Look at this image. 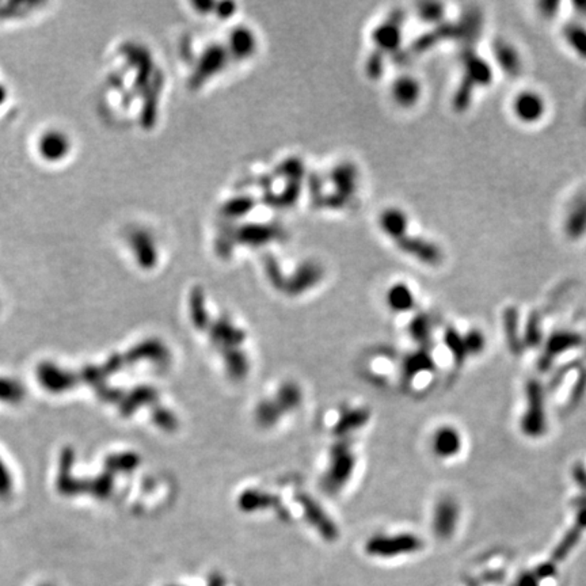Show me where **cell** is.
Returning <instances> with one entry per match:
<instances>
[{
	"mask_svg": "<svg viewBox=\"0 0 586 586\" xmlns=\"http://www.w3.org/2000/svg\"><path fill=\"white\" fill-rule=\"evenodd\" d=\"M356 467V457L347 439L336 442L330 452L329 470L323 478V488L332 494L338 492L351 478Z\"/></svg>",
	"mask_w": 586,
	"mask_h": 586,
	"instance_id": "6da1fadb",
	"label": "cell"
},
{
	"mask_svg": "<svg viewBox=\"0 0 586 586\" xmlns=\"http://www.w3.org/2000/svg\"><path fill=\"white\" fill-rule=\"evenodd\" d=\"M424 541L414 534L376 535L367 540L365 552L373 558L390 559L420 551Z\"/></svg>",
	"mask_w": 586,
	"mask_h": 586,
	"instance_id": "7a4b0ae2",
	"label": "cell"
},
{
	"mask_svg": "<svg viewBox=\"0 0 586 586\" xmlns=\"http://www.w3.org/2000/svg\"><path fill=\"white\" fill-rule=\"evenodd\" d=\"M297 502L303 508V513L308 524L316 530L319 536L327 541H336L340 537V530L325 509L308 494H297Z\"/></svg>",
	"mask_w": 586,
	"mask_h": 586,
	"instance_id": "3957f363",
	"label": "cell"
},
{
	"mask_svg": "<svg viewBox=\"0 0 586 586\" xmlns=\"http://www.w3.org/2000/svg\"><path fill=\"white\" fill-rule=\"evenodd\" d=\"M459 520V505L455 499L446 497L440 499L433 510L432 528L439 539H449L453 535Z\"/></svg>",
	"mask_w": 586,
	"mask_h": 586,
	"instance_id": "277c9868",
	"label": "cell"
},
{
	"mask_svg": "<svg viewBox=\"0 0 586 586\" xmlns=\"http://www.w3.org/2000/svg\"><path fill=\"white\" fill-rule=\"evenodd\" d=\"M322 277H323V270L318 263L305 262L296 269L291 279H288L285 291L291 296H299L314 288L322 280Z\"/></svg>",
	"mask_w": 586,
	"mask_h": 586,
	"instance_id": "5b68a950",
	"label": "cell"
},
{
	"mask_svg": "<svg viewBox=\"0 0 586 586\" xmlns=\"http://www.w3.org/2000/svg\"><path fill=\"white\" fill-rule=\"evenodd\" d=\"M398 247L414 258L420 259L422 263L435 266L439 265L442 259V252L439 247L429 241L421 239V238H409L403 237L399 241H396Z\"/></svg>",
	"mask_w": 586,
	"mask_h": 586,
	"instance_id": "8992f818",
	"label": "cell"
},
{
	"mask_svg": "<svg viewBox=\"0 0 586 586\" xmlns=\"http://www.w3.org/2000/svg\"><path fill=\"white\" fill-rule=\"evenodd\" d=\"M238 505L246 513H254V512H259V510H265L270 508H277L279 498L268 491L250 488L241 494L238 499Z\"/></svg>",
	"mask_w": 586,
	"mask_h": 586,
	"instance_id": "52a82bcc",
	"label": "cell"
},
{
	"mask_svg": "<svg viewBox=\"0 0 586 586\" xmlns=\"http://www.w3.org/2000/svg\"><path fill=\"white\" fill-rule=\"evenodd\" d=\"M433 452L441 457L448 459L459 453L462 448V439L457 431L451 426H442L435 433L432 441Z\"/></svg>",
	"mask_w": 586,
	"mask_h": 586,
	"instance_id": "ba28073f",
	"label": "cell"
},
{
	"mask_svg": "<svg viewBox=\"0 0 586 586\" xmlns=\"http://www.w3.org/2000/svg\"><path fill=\"white\" fill-rule=\"evenodd\" d=\"M212 341L217 346H221L224 350L237 349L244 341V333L241 329H237L231 322L221 319L210 330Z\"/></svg>",
	"mask_w": 586,
	"mask_h": 586,
	"instance_id": "9c48e42d",
	"label": "cell"
},
{
	"mask_svg": "<svg viewBox=\"0 0 586 586\" xmlns=\"http://www.w3.org/2000/svg\"><path fill=\"white\" fill-rule=\"evenodd\" d=\"M39 379L41 384L52 392L68 390L75 383L74 376L69 372H64L60 368L54 365H49V364H44L40 367Z\"/></svg>",
	"mask_w": 586,
	"mask_h": 586,
	"instance_id": "30bf717a",
	"label": "cell"
},
{
	"mask_svg": "<svg viewBox=\"0 0 586 586\" xmlns=\"http://www.w3.org/2000/svg\"><path fill=\"white\" fill-rule=\"evenodd\" d=\"M371 420V411L367 409H353L346 411L334 426V435L346 439L350 433L362 429Z\"/></svg>",
	"mask_w": 586,
	"mask_h": 586,
	"instance_id": "8fae6325",
	"label": "cell"
},
{
	"mask_svg": "<svg viewBox=\"0 0 586 586\" xmlns=\"http://www.w3.org/2000/svg\"><path fill=\"white\" fill-rule=\"evenodd\" d=\"M379 223L383 232L396 242L404 237L409 220L403 210L398 208H390L382 213Z\"/></svg>",
	"mask_w": 586,
	"mask_h": 586,
	"instance_id": "7c38bea8",
	"label": "cell"
},
{
	"mask_svg": "<svg viewBox=\"0 0 586 586\" xmlns=\"http://www.w3.org/2000/svg\"><path fill=\"white\" fill-rule=\"evenodd\" d=\"M543 111V100L535 93H523L514 100V113L517 114L520 121H537L541 117Z\"/></svg>",
	"mask_w": 586,
	"mask_h": 586,
	"instance_id": "4fadbf2b",
	"label": "cell"
},
{
	"mask_svg": "<svg viewBox=\"0 0 586 586\" xmlns=\"http://www.w3.org/2000/svg\"><path fill=\"white\" fill-rule=\"evenodd\" d=\"M421 96L420 83L411 76L399 78L392 86V97L404 107L414 105Z\"/></svg>",
	"mask_w": 586,
	"mask_h": 586,
	"instance_id": "5bb4252c",
	"label": "cell"
},
{
	"mask_svg": "<svg viewBox=\"0 0 586 586\" xmlns=\"http://www.w3.org/2000/svg\"><path fill=\"white\" fill-rule=\"evenodd\" d=\"M400 19H393L384 22L383 25L378 26L373 32V41L380 49L384 50H393L399 47L402 34H400Z\"/></svg>",
	"mask_w": 586,
	"mask_h": 586,
	"instance_id": "9a60e30c",
	"label": "cell"
},
{
	"mask_svg": "<svg viewBox=\"0 0 586 586\" xmlns=\"http://www.w3.org/2000/svg\"><path fill=\"white\" fill-rule=\"evenodd\" d=\"M435 367V361L432 356L425 350H417L411 354H409L402 364V373L404 379H413L417 375L431 371Z\"/></svg>",
	"mask_w": 586,
	"mask_h": 586,
	"instance_id": "2e32d148",
	"label": "cell"
},
{
	"mask_svg": "<svg viewBox=\"0 0 586 586\" xmlns=\"http://www.w3.org/2000/svg\"><path fill=\"white\" fill-rule=\"evenodd\" d=\"M274 400L284 414L291 413L300 407L303 402V391L294 382H287L279 389Z\"/></svg>",
	"mask_w": 586,
	"mask_h": 586,
	"instance_id": "e0dca14e",
	"label": "cell"
},
{
	"mask_svg": "<svg viewBox=\"0 0 586 586\" xmlns=\"http://www.w3.org/2000/svg\"><path fill=\"white\" fill-rule=\"evenodd\" d=\"M283 415L284 413L281 411L274 399H263L258 403L255 409V421L263 429L276 426Z\"/></svg>",
	"mask_w": 586,
	"mask_h": 586,
	"instance_id": "ac0fdd59",
	"label": "cell"
},
{
	"mask_svg": "<svg viewBox=\"0 0 586 586\" xmlns=\"http://www.w3.org/2000/svg\"><path fill=\"white\" fill-rule=\"evenodd\" d=\"M387 304L395 312H406L414 307L415 297L406 284H395L387 292Z\"/></svg>",
	"mask_w": 586,
	"mask_h": 586,
	"instance_id": "d6986e66",
	"label": "cell"
},
{
	"mask_svg": "<svg viewBox=\"0 0 586 586\" xmlns=\"http://www.w3.org/2000/svg\"><path fill=\"white\" fill-rule=\"evenodd\" d=\"M224 364L228 375L235 380L243 379L248 373L247 356L239 347L224 350Z\"/></svg>",
	"mask_w": 586,
	"mask_h": 586,
	"instance_id": "ffe728a7",
	"label": "cell"
},
{
	"mask_svg": "<svg viewBox=\"0 0 586 586\" xmlns=\"http://www.w3.org/2000/svg\"><path fill=\"white\" fill-rule=\"evenodd\" d=\"M411 338L421 345H426L432 337V321L426 314H418L409 325Z\"/></svg>",
	"mask_w": 586,
	"mask_h": 586,
	"instance_id": "44dd1931",
	"label": "cell"
},
{
	"mask_svg": "<svg viewBox=\"0 0 586 586\" xmlns=\"http://www.w3.org/2000/svg\"><path fill=\"white\" fill-rule=\"evenodd\" d=\"M232 49L237 56L247 57L255 50V39L251 32L246 29H237L232 34Z\"/></svg>",
	"mask_w": 586,
	"mask_h": 586,
	"instance_id": "7402d4cb",
	"label": "cell"
},
{
	"mask_svg": "<svg viewBox=\"0 0 586 586\" xmlns=\"http://www.w3.org/2000/svg\"><path fill=\"white\" fill-rule=\"evenodd\" d=\"M444 342L446 343L449 351L452 353L455 361L457 364L463 362L466 356H467V350H466V346H464V340L459 336V333L449 327L444 334Z\"/></svg>",
	"mask_w": 586,
	"mask_h": 586,
	"instance_id": "603a6c76",
	"label": "cell"
},
{
	"mask_svg": "<svg viewBox=\"0 0 586 586\" xmlns=\"http://www.w3.org/2000/svg\"><path fill=\"white\" fill-rule=\"evenodd\" d=\"M468 68V79H474L475 82L486 83L490 80V69L481 58H471L467 63Z\"/></svg>",
	"mask_w": 586,
	"mask_h": 586,
	"instance_id": "cb8c5ba5",
	"label": "cell"
},
{
	"mask_svg": "<svg viewBox=\"0 0 586 586\" xmlns=\"http://www.w3.org/2000/svg\"><path fill=\"white\" fill-rule=\"evenodd\" d=\"M266 274L270 280V284L276 288V290H284L287 288V281L288 279H285L280 270V266L277 265L276 259L269 258L266 262Z\"/></svg>",
	"mask_w": 586,
	"mask_h": 586,
	"instance_id": "d4e9b609",
	"label": "cell"
},
{
	"mask_svg": "<svg viewBox=\"0 0 586 586\" xmlns=\"http://www.w3.org/2000/svg\"><path fill=\"white\" fill-rule=\"evenodd\" d=\"M23 396V389L15 383L6 379H0V399L7 402H18Z\"/></svg>",
	"mask_w": 586,
	"mask_h": 586,
	"instance_id": "484cf974",
	"label": "cell"
},
{
	"mask_svg": "<svg viewBox=\"0 0 586 586\" xmlns=\"http://www.w3.org/2000/svg\"><path fill=\"white\" fill-rule=\"evenodd\" d=\"M418 12H420V17H421L422 21L439 23L441 18H442L444 10H442V6L440 3H425V4H421Z\"/></svg>",
	"mask_w": 586,
	"mask_h": 586,
	"instance_id": "4316f807",
	"label": "cell"
},
{
	"mask_svg": "<svg viewBox=\"0 0 586 586\" xmlns=\"http://www.w3.org/2000/svg\"><path fill=\"white\" fill-rule=\"evenodd\" d=\"M383 68H384V64H383V54H382V52L380 53H373L368 58L367 74L372 79H379V78H382Z\"/></svg>",
	"mask_w": 586,
	"mask_h": 586,
	"instance_id": "83f0119b",
	"label": "cell"
},
{
	"mask_svg": "<svg viewBox=\"0 0 586 586\" xmlns=\"http://www.w3.org/2000/svg\"><path fill=\"white\" fill-rule=\"evenodd\" d=\"M495 54H497L498 60L501 61L502 67H503V68H506V69H509V71L512 72L513 65H514V60L517 58V57L514 56V53L512 52V48L506 47L505 44H499V43H498V44L495 45Z\"/></svg>",
	"mask_w": 586,
	"mask_h": 586,
	"instance_id": "f1b7e54d",
	"label": "cell"
},
{
	"mask_svg": "<svg viewBox=\"0 0 586 586\" xmlns=\"http://www.w3.org/2000/svg\"><path fill=\"white\" fill-rule=\"evenodd\" d=\"M303 171H304V167H303L301 162H299V160H296V159H291V160H288V162L283 163V164H281V167L279 169V173H280L281 175H283V174L288 175L290 178H292L293 182H296V181H297V178H300V177H301Z\"/></svg>",
	"mask_w": 586,
	"mask_h": 586,
	"instance_id": "f546056e",
	"label": "cell"
},
{
	"mask_svg": "<svg viewBox=\"0 0 586 586\" xmlns=\"http://www.w3.org/2000/svg\"><path fill=\"white\" fill-rule=\"evenodd\" d=\"M464 346L467 353H477L482 349V337L479 333L473 332L464 338Z\"/></svg>",
	"mask_w": 586,
	"mask_h": 586,
	"instance_id": "4dcf8cb0",
	"label": "cell"
},
{
	"mask_svg": "<svg viewBox=\"0 0 586 586\" xmlns=\"http://www.w3.org/2000/svg\"><path fill=\"white\" fill-rule=\"evenodd\" d=\"M12 488V482L10 478V474L4 466V463L0 460V495H7Z\"/></svg>",
	"mask_w": 586,
	"mask_h": 586,
	"instance_id": "1f68e13d",
	"label": "cell"
},
{
	"mask_svg": "<svg viewBox=\"0 0 586 586\" xmlns=\"http://www.w3.org/2000/svg\"><path fill=\"white\" fill-rule=\"evenodd\" d=\"M34 586H58L56 585V584H53V583H50V581H43V583H39V584H36Z\"/></svg>",
	"mask_w": 586,
	"mask_h": 586,
	"instance_id": "d6a6232c",
	"label": "cell"
}]
</instances>
